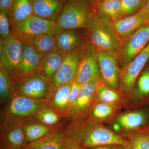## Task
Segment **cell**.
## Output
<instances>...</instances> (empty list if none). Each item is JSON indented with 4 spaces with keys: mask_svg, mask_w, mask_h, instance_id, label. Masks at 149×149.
Masks as SVG:
<instances>
[{
    "mask_svg": "<svg viewBox=\"0 0 149 149\" xmlns=\"http://www.w3.org/2000/svg\"><path fill=\"white\" fill-rule=\"evenodd\" d=\"M69 128L72 141L86 149L102 146H125L130 144V141L91 121L83 124L73 123Z\"/></svg>",
    "mask_w": 149,
    "mask_h": 149,
    "instance_id": "obj_1",
    "label": "cell"
},
{
    "mask_svg": "<svg viewBox=\"0 0 149 149\" xmlns=\"http://www.w3.org/2000/svg\"><path fill=\"white\" fill-rule=\"evenodd\" d=\"M85 31L88 41L97 51H106L119 55L123 41L109 17L97 13L93 23Z\"/></svg>",
    "mask_w": 149,
    "mask_h": 149,
    "instance_id": "obj_2",
    "label": "cell"
},
{
    "mask_svg": "<svg viewBox=\"0 0 149 149\" xmlns=\"http://www.w3.org/2000/svg\"><path fill=\"white\" fill-rule=\"evenodd\" d=\"M97 15L95 8L86 1L68 0L56 22V29H87L93 23Z\"/></svg>",
    "mask_w": 149,
    "mask_h": 149,
    "instance_id": "obj_3",
    "label": "cell"
},
{
    "mask_svg": "<svg viewBox=\"0 0 149 149\" xmlns=\"http://www.w3.org/2000/svg\"><path fill=\"white\" fill-rule=\"evenodd\" d=\"M47 107L46 99L32 98L12 93L4 108L3 120L19 123L34 117Z\"/></svg>",
    "mask_w": 149,
    "mask_h": 149,
    "instance_id": "obj_4",
    "label": "cell"
},
{
    "mask_svg": "<svg viewBox=\"0 0 149 149\" xmlns=\"http://www.w3.org/2000/svg\"><path fill=\"white\" fill-rule=\"evenodd\" d=\"M49 88V83L39 69L15 77L12 93L32 98L45 99Z\"/></svg>",
    "mask_w": 149,
    "mask_h": 149,
    "instance_id": "obj_5",
    "label": "cell"
},
{
    "mask_svg": "<svg viewBox=\"0 0 149 149\" xmlns=\"http://www.w3.org/2000/svg\"><path fill=\"white\" fill-rule=\"evenodd\" d=\"M23 49V42L12 33L1 39L0 64L2 65L13 81L17 76Z\"/></svg>",
    "mask_w": 149,
    "mask_h": 149,
    "instance_id": "obj_6",
    "label": "cell"
},
{
    "mask_svg": "<svg viewBox=\"0 0 149 149\" xmlns=\"http://www.w3.org/2000/svg\"><path fill=\"white\" fill-rule=\"evenodd\" d=\"M11 33L23 42L43 34L54 37L56 22L46 20L32 15L24 21L11 27Z\"/></svg>",
    "mask_w": 149,
    "mask_h": 149,
    "instance_id": "obj_7",
    "label": "cell"
},
{
    "mask_svg": "<svg viewBox=\"0 0 149 149\" xmlns=\"http://www.w3.org/2000/svg\"><path fill=\"white\" fill-rule=\"evenodd\" d=\"M149 42V21L124 40L119 54L121 68L132 61Z\"/></svg>",
    "mask_w": 149,
    "mask_h": 149,
    "instance_id": "obj_8",
    "label": "cell"
},
{
    "mask_svg": "<svg viewBox=\"0 0 149 149\" xmlns=\"http://www.w3.org/2000/svg\"><path fill=\"white\" fill-rule=\"evenodd\" d=\"M97 50L88 42L82 51L79 65L73 82L83 85L96 77H101L97 59Z\"/></svg>",
    "mask_w": 149,
    "mask_h": 149,
    "instance_id": "obj_9",
    "label": "cell"
},
{
    "mask_svg": "<svg viewBox=\"0 0 149 149\" xmlns=\"http://www.w3.org/2000/svg\"><path fill=\"white\" fill-rule=\"evenodd\" d=\"M97 59L101 73L102 82L110 88L117 90L120 84L119 55L106 51H98Z\"/></svg>",
    "mask_w": 149,
    "mask_h": 149,
    "instance_id": "obj_10",
    "label": "cell"
},
{
    "mask_svg": "<svg viewBox=\"0 0 149 149\" xmlns=\"http://www.w3.org/2000/svg\"><path fill=\"white\" fill-rule=\"evenodd\" d=\"M149 60V42L129 64L120 70V87L125 93L133 90L141 71Z\"/></svg>",
    "mask_w": 149,
    "mask_h": 149,
    "instance_id": "obj_11",
    "label": "cell"
},
{
    "mask_svg": "<svg viewBox=\"0 0 149 149\" xmlns=\"http://www.w3.org/2000/svg\"><path fill=\"white\" fill-rule=\"evenodd\" d=\"M54 38L56 50L65 55L83 47L89 42L85 29L57 30Z\"/></svg>",
    "mask_w": 149,
    "mask_h": 149,
    "instance_id": "obj_12",
    "label": "cell"
},
{
    "mask_svg": "<svg viewBox=\"0 0 149 149\" xmlns=\"http://www.w3.org/2000/svg\"><path fill=\"white\" fill-rule=\"evenodd\" d=\"M101 80V77H96L82 85L67 118H81L91 111L96 90Z\"/></svg>",
    "mask_w": 149,
    "mask_h": 149,
    "instance_id": "obj_13",
    "label": "cell"
},
{
    "mask_svg": "<svg viewBox=\"0 0 149 149\" xmlns=\"http://www.w3.org/2000/svg\"><path fill=\"white\" fill-rule=\"evenodd\" d=\"M28 144L20 123L3 120L0 128L1 149H22Z\"/></svg>",
    "mask_w": 149,
    "mask_h": 149,
    "instance_id": "obj_14",
    "label": "cell"
},
{
    "mask_svg": "<svg viewBox=\"0 0 149 149\" xmlns=\"http://www.w3.org/2000/svg\"><path fill=\"white\" fill-rule=\"evenodd\" d=\"M72 139L69 125H63L39 141L28 144L22 149H68Z\"/></svg>",
    "mask_w": 149,
    "mask_h": 149,
    "instance_id": "obj_15",
    "label": "cell"
},
{
    "mask_svg": "<svg viewBox=\"0 0 149 149\" xmlns=\"http://www.w3.org/2000/svg\"><path fill=\"white\" fill-rule=\"evenodd\" d=\"M72 85L70 82L50 88L46 98L48 108L62 118H67L69 113L68 100Z\"/></svg>",
    "mask_w": 149,
    "mask_h": 149,
    "instance_id": "obj_16",
    "label": "cell"
},
{
    "mask_svg": "<svg viewBox=\"0 0 149 149\" xmlns=\"http://www.w3.org/2000/svg\"><path fill=\"white\" fill-rule=\"evenodd\" d=\"M84 47L65 55L59 69L49 83V89L57 85L73 82Z\"/></svg>",
    "mask_w": 149,
    "mask_h": 149,
    "instance_id": "obj_17",
    "label": "cell"
},
{
    "mask_svg": "<svg viewBox=\"0 0 149 149\" xmlns=\"http://www.w3.org/2000/svg\"><path fill=\"white\" fill-rule=\"evenodd\" d=\"M33 14L46 20L56 22L68 0H32Z\"/></svg>",
    "mask_w": 149,
    "mask_h": 149,
    "instance_id": "obj_18",
    "label": "cell"
},
{
    "mask_svg": "<svg viewBox=\"0 0 149 149\" xmlns=\"http://www.w3.org/2000/svg\"><path fill=\"white\" fill-rule=\"evenodd\" d=\"M22 127L28 144L39 141L52 133L63 125L51 126L32 117L19 123Z\"/></svg>",
    "mask_w": 149,
    "mask_h": 149,
    "instance_id": "obj_19",
    "label": "cell"
},
{
    "mask_svg": "<svg viewBox=\"0 0 149 149\" xmlns=\"http://www.w3.org/2000/svg\"><path fill=\"white\" fill-rule=\"evenodd\" d=\"M149 21L141 13L116 20L114 25L123 41Z\"/></svg>",
    "mask_w": 149,
    "mask_h": 149,
    "instance_id": "obj_20",
    "label": "cell"
},
{
    "mask_svg": "<svg viewBox=\"0 0 149 149\" xmlns=\"http://www.w3.org/2000/svg\"><path fill=\"white\" fill-rule=\"evenodd\" d=\"M22 42V55L17 77L39 70L42 57L32 46L26 42Z\"/></svg>",
    "mask_w": 149,
    "mask_h": 149,
    "instance_id": "obj_21",
    "label": "cell"
},
{
    "mask_svg": "<svg viewBox=\"0 0 149 149\" xmlns=\"http://www.w3.org/2000/svg\"><path fill=\"white\" fill-rule=\"evenodd\" d=\"M65 56V55L56 50L42 56L40 70L49 83L53 80L63 61Z\"/></svg>",
    "mask_w": 149,
    "mask_h": 149,
    "instance_id": "obj_22",
    "label": "cell"
},
{
    "mask_svg": "<svg viewBox=\"0 0 149 149\" xmlns=\"http://www.w3.org/2000/svg\"><path fill=\"white\" fill-rule=\"evenodd\" d=\"M33 15L32 0H15L8 15L10 27Z\"/></svg>",
    "mask_w": 149,
    "mask_h": 149,
    "instance_id": "obj_23",
    "label": "cell"
},
{
    "mask_svg": "<svg viewBox=\"0 0 149 149\" xmlns=\"http://www.w3.org/2000/svg\"><path fill=\"white\" fill-rule=\"evenodd\" d=\"M148 120V116L145 112L141 111L130 112L120 115L118 118L119 125L125 130L138 129L145 125Z\"/></svg>",
    "mask_w": 149,
    "mask_h": 149,
    "instance_id": "obj_24",
    "label": "cell"
},
{
    "mask_svg": "<svg viewBox=\"0 0 149 149\" xmlns=\"http://www.w3.org/2000/svg\"><path fill=\"white\" fill-rule=\"evenodd\" d=\"M25 42L32 46L37 53L42 56L56 50L54 37L47 34L38 35Z\"/></svg>",
    "mask_w": 149,
    "mask_h": 149,
    "instance_id": "obj_25",
    "label": "cell"
},
{
    "mask_svg": "<svg viewBox=\"0 0 149 149\" xmlns=\"http://www.w3.org/2000/svg\"><path fill=\"white\" fill-rule=\"evenodd\" d=\"M121 0H104L95 6L97 13L109 17L113 22L120 18Z\"/></svg>",
    "mask_w": 149,
    "mask_h": 149,
    "instance_id": "obj_26",
    "label": "cell"
},
{
    "mask_svg": "<svg viewBox=\"0 0 149 149\" xmlns=\"http://www.w3.org/2000/svg\"><path fill=\"white\" fill-rule=\"evenodd\" d=\"M119 95L114 90L107 86L102 80L96 90L94 101L114 105L120 101Z\"/></svg>",
    "mask_w": 149,
    "mask_h": 149,
    "instance_id": "obj_27",
    "label": "cell"
},
{
    "mask_svg": "<svg viewBox=\"0 0 149 149\" xmlns=\"http://www.w3.org/2000/svg\"><path fill=\"white\" fill-rule=\"evenodd\" d=\"M12 79L1 64H0V99L4 104L9 98L13 87Z\"/></svg>",
    "mask_w": 149,
    "mask_h": 149,
    "instance_id": "obj_28",
    "label": "cell"
},
{
    "mask_svg": "<svg viewBox=\"0 0 149 149\" xmlns=\"http://www.w3.org/2000/svg\"><path fill=\"white\" fill-rule=\"evenodd\" d=\"M149 95V65L139 75L136 88L133 92V98H143Z\"/></svg>",
    "mask_w": 149,
    "mask_h": 149,
    "instance_id": "obj_29",
    "label": "cell"
},
{
    "mask_svg": "<svg viewBox=\"0 0 149 149\" xmlns=\"http://www.w3.org/2000/svg\"><path fill=\"white\" fill-rule=\"evenodd\" d=\"M146 0H121L119 19L131 16L141 10Z\"/></svg>",
    "mask_w": 149,
    "mask_h": 149,
    "instance_id": "obj_30",
    "label": "cell"
},
{
    "mask_svg": "<svg viewBox=\"0 0 149 149\" xmlns=\"http://www.w3.org/2000/svg\"><path fill=\"white\" fill-rule=\"evenodd\" d=\"M34 117L40 122L49 126H56L63 125L61 122L62 117L48 107L38 112Z\"/></svg>",
    "mask_w": 149,
    "mask_h": 149,
    "instance_id": "obj_31",
    "label": "cell"
},
{
    "mask_svg": "<svg viewBox=\"0 0 149 149\" xmlns=\"http://www.w3.org/2000/svg\"><path fill=\"white\" fill-rule=\"evenodd\" d=\"M114 105L103 102L96 104L90 112V116L94 119H104L112 114L114 111Z\"/></svg>",
    "mask_w": 149,
    "mask_h": 149,
    "instance_id": "obj_32",
    "label": "cell"
},
{
    "mask_svg": "<svg viewBox=\"0 0 149 149\" xmlns=\"http://www.w3.org/2000/svg\"><path fill=\"white\" fill-rule=\"evenodd\" d=\"M130 142L133 149H149V137L145 133L136 134Z\"/></svg>",
    "mask_w": 149,
    "mask_h": 149,
    "instance_id": "obj_33",
    "label": "cell"
},
{
    "mask_svg": "<svg viewBox=\"0 0 149 149\" xmlns=\"http://www.w3.org/2000/svg\"><path fill=\"white\" fill-rule=\"evenodd\" d=\"M12 34L8 16L6 12L0 11V35L1 39L8 37Z\"/></svg>",
    "mask_w": 149,
    "mask_h": 149,
    "instance_id": "obj_34",
    "label": "cell"
},
{
    "mask_svg": "<svg viewBox=\"0 0 149 149\" xmlns=\"http://www.w3.org/2000/svg\"><path fill=\"white\" fill-rule=\"evenodd\" d=\"M82 86V85L79 83L75 82H72V87L71 90H70V93L69 100H68L69 107V113L75 102L77 95H78V93H79Z\"/></svg>",
    "mask_w": 149,
    "mask_h": 149,
    "instance_id": "obj_35",
    "label": "cell"
},
{
    "mask_svg": "<svg viewBox=\"0 0 149 149\" xmlns=\"http://www.w3.org/2000/svg\"><path fill=\"white\" fill-rule=\"evenodd\" d=\"M15 0H0V11H4L8 15Z\"/></svg>",
    "mask_w": 149,
    "mask_h": 149,
    "instance_id": "obj_36",
    "label": "cell"
},
{
    "mask_svg": "<svg viewBox=\"0 0 149 149\" xmlns=\"http://www.w3.org/2000/svg\"><path fill=\"white\" fill-rule=\"evenodd\" d=\"M140 12L149 19V0L145 1L143 6Z\"/></svg>",
    "mask_w": 149,
    "mask_h": 149,
    "instance_id": "obj_37",
    "label": "cell"
},
{
    "mask_svg": "<svg viewBox=\"0 0 149 149\" xmlns=\"http://www.w3.org/2000/svg\"><path fill=\"white\" fill-rule=\"evenodd\" d=\"M68 149H86L85 148L80 146V145L75 143V142L72 141Z\"/></svg>",
    "mask_w": 149,
    "mask_h": 149,
    "instance_id": "obj_38",
    "label": "cell"
},
{
    "mask_svg": "<svg viewBox=\"0 0 149 149\" xmlns=\"http://www.w3.org/2000/svg\"><path fill=\"white\" fill-rule=\"evenodd\" d=\"M99 146L93 147V148H90L91 149H113L112 147L110 146Z\"/></svg>",
    "mask_w": 149,
    "mask_h": 149,
    "instance_id": "obj_39",
    "label": "cell"
},
{
    "mask_svg": "<svg viewBox=\"0 0 149 149\" xmlns=\"http://www.w3.org/2000/svg\"><path fill=\"white\" fill-rule=\"evenodd\" d=\"M84 1H86L88 3L95 8V0H84Z\"/></svg>",
    "mask_w": 149,
    "mask_h": 149,
    "instance_id": "obj_40",
    "label": "cell"
},
{
    "mask_svg": "<svg viewBox=\"0 0 149 149\" xmlns=\"http://www.w3.org/2000/svg\"><path fill=\"white\" fill-rule=\"evenodd\" d=\"M104 0H95V5H96L97 4L100 3L102 2Z\"/></svg>",
    "mask_w": 149,
    "mask_h": 149,
    "instance_id": "obj_41",
    "label": "cell"
},
{
    "mask_svg": "<svg viewBox=\"0 0 149 149\" xmlns=\"http://www.w3.org/2000/svg\"><path fill=\"white\" fill-rule=\"evenodd\" d=\"M124 147V149H133L131 148V146H130V144L129 145H128V146H125Z\"/></svg>",
    "mask_w": 149,
    "mask_h": 149,
    "instance_id": "obj_42",
    "label": "cell"
},
{
    "mask_svg": "<svg viewBox=\"0 0 149 149\" xmlns=\"http://www.w3.org/2000/svg\"><path fill=\"white\" fill-rule=\"evenodd\" d=\"M116 149H124V147L123 146H120V147H118Z\"/></svg>",
    "mask_w": 149,
    "mask_h": 149,
    "instance_id": "obj_43",
    "label": "cell"
},
{
    "mask_svg": "<svg viewBox=\"0 0 149 149\" xmlns=\"http://www.w3.org/2000/svg\"><path fill=\"white\" fill-rule=\"evenodd\" d=\"M146 133V134L147 136H148V137H149V129L148 130V131H147L146 132V133Z\"/></svg>",
    "mask_w": 149,
    "mask_h": 149,
    "instance_id": "obj_44",
    "label": "cell"
}]
</instances>
